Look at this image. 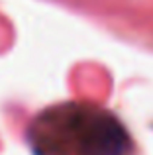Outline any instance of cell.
<instances>
[{
    "label": "cell",
    "mask_w": 153,
    "mask_h": 155,
    "mask_svg": "<svg viewBox=\"0 0 153 155\" xmlns=\"http://www.w3.org/2000/svg\"><path fill=\"white\" fill-rule=\"evenodd\" d=\"M35 155H130L132 137L110 112L88 102L47 108L30 126Z\"/></svg>",
    "instance_id": "1"
}]
</instances>
